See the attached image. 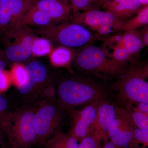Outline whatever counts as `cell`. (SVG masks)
Listing matches in <instances>:
<instances>
[{
	"instance_id": "cell-21",
	"label": "cell",
	"mask_w": 148,
	"mask_h": 148,
	"mask_svg": "<svg viewBox=\"0 0 148 148\" xmlns=\"http://www.w3.org/2000/svg\"><path fill=\"white\" fill-rule=\"evenodd\" d=\"M130 117L135 127L143 129H148V115L136 109L132 104L125 105Z\"/></svg>"
},
{
	"instance_id": "cell-29",
	"label": "cell",
	"mask_w": 148,
	"mask_h": 148,
	"mask_svg": "<svg viewBox=\"0 0 148 148\" xmlns=\"http://www.w3.org/2000/svg\"><path fill=\"white\" fill-rule=\"evenodd\" d=\"M14 76L18 83V86L22 85L27 82V75L26 69L21 66H16L14 70Z\"/></svg>"
},
{
	"instance_id": "cell-31",
	"label": "cell",
	"mask_w": 148,
	"mask_h": 148,
	"mask_svg": "<svg viewBox=\"0 0 148 148\" xmlns=\"http://www.w3.org/2000/svg\"><path fill=\"white\" fill-rule=\"evenodd\" d=\"M0 148H13L7 135L0 129Z\"/></svg>"
},
{
	"instance_id": "cell-35",
	"label": "cell",
	"mask_w": 148,
	"mask_h": 148,
	"mask_svg": "<svg viewBox=\"0 0 148 148\" xmlns=\"http://www.w3.org/2000/svg\"><path fill=\"white\" fill-rule=\"evenodd\" d=\"M103 148H123L115 145L110 140L109 142H107L106 143L105 146Z\"/></svg>"
},
{
	"instance_id": "cell-39",
	"label": "cell",
	"mask_w": 148,
	"mask_h": 148,
	"mask_svg": "<svg viewBox=\"0 0 148 148\" xmlns=\"http://www.w3.org/2000/svg\"><path fill=\"white\" fill-rule=\"evenodd\" d=\"M13 148H14L13 147Z\"/></svg>"
},
{
	"instance_id": "cell-37",
	"label": "cell",
	"mask_w": 148,
	"mask_h": 148,
	"mask_svg": "<svg viewBox=\"0 0 148 148\" xmlns=\"http://www.w3.org/2000/svg\"><path fill=\"white\" fill-rule=\"evenodd\" d=\"M141 3L143 6L145 7L147 6L148 5V0H138Z\"/></svg>"
},
{
	"instance_id": "cell-30",
	"label": "cell",
	"mask_w": 148,
	"mask_h": 148,
	"mask_svg": "<svg viewBox=\"0 0 148 148\" xmlns=\"http://www.w3.org/2000/svg\"><path fill=\"white\" fill-rule=\"evenodd\" d=\"M115 26L106 25L101 26L95 30L100 36H106L115 32Z\"/></svg>"
},
{
	"instance_id": "cell-22",
	"label": "cell",
	"mask_w": 148,
	"mask_h": 148,
	"mask_svg": "<svg viewBox=\"0 0 148 148\" xmlns=\"http://www.w3.org/2000/svg\"><path fill=\"white\" fill-rule=\"evenodd\" d=\"M8 110L7 101L5 98L0 95V129L6 134L9 139L11 119Z\"/></svg>"
},
{
	"instance_id": "cell-23",
	"label": "cell",
	"mask_w": 148,
	"mask_h": 148,
	"mask_svg": "<svg viewBox=\"0 0 148 148\" xmlns=\"http://www.w3.org/2000/svg\"><path fill=\"white\" fill-rule=\"evenodd\" d=\"M51 42L46 38H34L32 43V54L37 56L47 55L51 51Z\"/></svg>"
},
{
	"instance_id": "cell-12",
	"label": "cell",
	"mask_w": 148,
	"mask_h": 148,
	"mask_svg": "<svg viewBox=\"0 0 148 148\" xmlns=\"http://www.w3.org/2000/svg\"><path fill=\"white\" fill-rule=\"evenodd\" d=\"M101 6L122 20H127L144 7L138 0H112L104 3Z\"/></svg>"
},
{
	"instance_id": "cell-9",
	"label": "cell",
	"mask_w": 148,
	"mask_h": 148,
	"mask_svg": "<svg viewBox=\"0 0 148 148\" xmlns=\"http://www.w3.org/2000/svg\"><path fill=\"white\" fill-rule=\"evenodd\" d=\"M69 18L72 22L89 27L94 31L106 25H113L115 28L125 21L119 19L110 12L97 9L72 12Z\"/></svg>"
},
{
	"instance_id": "cell-16",
	"label": "cell",
	"mask_w": 148,
	"mask_h": 148,
	"mask_svg": "<svg viewBox=\"0 0 148 148\" xmlns=\"http://www.w3.org/2000/svg\"><path fill=\"white\" fill-rule=\"evenodd\" d=\"M121 44L132 56L139 54L145 47L141 32L137 30L123 32L121 35Z\"/></svg>"
},
{
	"instance_id": "cell-14",
	"label": "cell",
	"mask_w": 148,
	"mask_h": 148,
	"mask_svg": "<svg viewBox=\"0 0 148 148\" xmlns=\"http://www.w3.org/2000/svg\"><path fill=\"white\" fill-rule=\"evenodd\" d=\"M25 69L27 75V82L18 86L19 92L24 95L29 93L35 85L43 82L47 76V70L45 66L40 61L31 62Z\"/></svg>"
},
{
	"instance_id": "cell-32",
	"label": "cell",
	"mask_w": 148,
	"mask_h": 148,
	"mask_svg": "<svg viewBox=\"0 0 148 148\" xmlns=\"http://www.w3.org/2000/svg\"><path fill=\"white\" fill-rule=\"evenodd\" d=\"M8 81L7 77L4 71L0 72V91H3L8 87Z\"/></svg>"
},
{
	"instance_id": "cell-28",
	"label": "cell",
	"mask_w": 148,
	"mask_h": 148,
	"mask_svg": "<svg viewBox=\"0 0 148 148\" xmlns=\"http://www.w3.org/2000/svg\"><path fill=\"white\" fill-rule=\"evenodd\" d=\"M133 136L135 143L138 145L142 144L143 148L148 146V129H143L135 127L133 132Z\"/></svg>"
},
{
	"instance_id": "cell-36",
	"label": "cell",
	"mask_w": 148,
	"mask_h": 148,
	"mask_svg": "<svg viewBox=\"0 0 148 148\" xmlns=\"http://www.w3.org/2000/svg\"><path fill=\"white\" fill-rule=\"evenodd\" d=\"M110 1H112V0H97V7H98V6H101L104 3Z\"/></svg>"
},
{
	"instance_id": "cell-5",
	"label": "cell",
	"mask_w": 148,
	"mask_h": 148,
	"mask_svg": "<svg viewBox=\"0 0 148 148\" xmlns=\"http://www.w3.org/2000/svg\"><path fill=\"white\" fill-rule=\"evenodd\" d=\"M4 55L12 62L26 61L32 55L34 36L31 29L21 25L4 34Z\"/></svg>"
},
{
	"instance_id": "cell-20",
	"label": "cell",
	"mask_w": 148,
	"mask_h": 148,
	"mask_svg": "<svg viewBox=\"0 0 148 148\" xmlns=\"http://www.w3.org/2000/svg\"><path fill=\"white\" fill-rule=\"evenodd\" d=\"M72 57V53L70 49L61 46L53 50L51 56V61L56 66H65L71 62Z\"/></svg>"
},
{
	"instance_id": "cell-10",
	"label": "cell",
	"mask_w": 148,
	"mask_h": 148,
	"mask_svg": "<svg viewBox=\"0 0 148 148\" xmlns=\"http://www.w3.org/2000/svg\"><path fill=\"white\" fill-rule=\"evenodd\" d=\"M60 114L55 106H43L35 113L34 124L37 142L45 140L56 132L60 122Z\"/></svg>"
},
{
	"instance_id": "cell-26",
	"label": "cell",
	"mask_w": 148,
	"mask_h": 148,
	"mask_svg": "<svg viewBox=\"0 0 148 148\" xmlns=\"http://www.w3.org/2000/svg\"><path fill=\"white\" fill-rule=\"evenodd\" d=\"M73 12L97 9V0H71Z\"/></svg>"
},
{
	"instance_id": "cell-4",
	"label": "cell",
	"mask_w": 148,
	"mask_h": 148,
	"mask_svg": "<svg viewBox=\"0 0 148 148\" xmlns=\"http://www.w3.org/2000/svg\"><path fill=\"white\" fill-rule=\"evenodd\" d=\"M36 32L51 42L66 47H81L95 39L86 27L73 22L53 24L40 28Z\"/></svg>"
},
{
	"instance_id": "cell-25",
	"label": "cell",
	"mask_w": 148,
	"mask_h": 148,
	"mask_svg": "<svg viewBox=\"0 0 148 148\" xmlns=\"http://www.w3.org/2000/svg\"><path fill=\"white\" fill-rule=\"evenodd\" d=\"M13 29L12 17L8 11L0 6V33H5Z\"/></svg>"
},
{
	"instance_id": "cell-3",
	"label": "cell",
	"mask_w": 148,
	"mask_h": 148,
	"mask_svg": "<svg viewBox=\"0 0 148 148\" xmlns=\"http://www.w3.org/2000/svg\"><path fill=\"white\" fill-rule=\"evenodd\" d=\"M75 60L78 68L93 74L119 76L125 70V66L117 63L96 46H83L77 52Z\"/></svg>"
},
{
	"instance_id": "cell-7",
	"label": "cell",
	"mask_w": 148,
	"mask_h": 148,
	"mask_svg": "<svg viewBox=\"0 0 148 148\" xmlns=\"http://www.w3.org/2000/svg\"><path fill=\"white\" fill-rule=\"evenodd\" d=\"M35 113L31 110L22 112L11 126L10 142L14 148H29L37 142L34 120Z\"/></svg>"
},
{
	"instance_id": "cell-11",
	"label": "cell",
	"mask_w": 148,
	"mask_h": 148,
	"mask_svg": "<svg viewBox=\"0 0 148 148\" xmlns=\"http://www.w3.org/2000/svg\"><path fill=\"white\" fill-rule=\"evenodd\" d=\"M116 114V106L107 101L102 100L98 103L95 132L101 137L105 143L109 139V132Z\"/></svg>"
},
{
	"instance_id": "cell-8",
	"label": "cell",
	"mask_w": 148,
	"mask_h": 148,
	"mask_svg": "<svg viewBox=\"0 0 148 148\" xmlns=\"http://www.w3.org/2000/svg\"><path fill=\"white\" fill-rule=\"evenodd\" d=\"M100 102L86 105L83 108L74 113L71 128L68 134L78 142H80L94 131L97 108Z\"/></svg>"
},
{
	"instance_id": "cell-33",
	"label": "cell",
	"mask_w": 148,
	"mask_h": 148,
	"mask_svg": "<svg viewBox=\"0 0 148 148\" xmlns=\"http://www.w3.org/2000/svg\"><path fill=\"white\" fill-rule=\"evenodd\" d=\"M138 110L148 115V103H132Z\"/></svg>"
},
{
	"instance_id": "cell-17",
	"label": "cell",
	"mask_w": 148,
	"mask_h": 148,
	"mask_svg": "<svg viewBox=\"0 0 148 148\" xmlns=\"http://www.w3.org/2000/svg\"><path fill=\"white\" fill-rule=\"evenodd\" d=\"M51 18L44 12L36 8L35 5L24 15L21 25H32L46 27L53 24Z\"/></svg>"
},
{
	"instance_id": "cell-15",
	"label": "cell",
	"mask_w": 148,
	"mask_h": 148,
	"mask_svg": "<svg viewBox=\"0 0 148 148\" xmlns=\"http://www.w3.org/2000/svg\"><path fill=\"white\" fill-rule=\"evenodd\" d=\"M38 0H0V6L8 11L12 17L13 29L21 26V22L27 12Z\"/></svg>"
},
{
	"instance_id": "cell-1",
	"label": "cell",
	"mask_w": 148,
	"mask_h": 148,
	"mask_svg": "<svg viewBox=\"0 0 148 148\" xmlns=\"http://www.w3.org/2000/svg\"><path fill=\"white\" fill-rule=\"evenodd\" d=\"M58 94L60 104L66 108L100 102L106 98L102 86L93 80L85 77L62 81L58 86Z\"/></svg>"
},
{
	"instance_id": "cell-40",
	"label": "cell",
	"mask_w": 148,
	"mask_h": 148,
	"mask_svg": "<svg viewBox=\"0 0 148 148\" xmlns=\"http://www.w3.org/2000/svg\"><path fill=\"white\" fill-rule=\"evenodd\" d=\"M67 1H68V0H67Z\"/></svg>"
},
{
	"instance_id": "cell-24",
	"label": "cell",
	"mask_w": 148,
	"mask_h": 148,
	"mask_svg": "<svg viewBox=\"0 0 148 148\" xmlns=\"http://www.w3.org/2000/svg\"><path fill=\"white\" fill-rule=\"evenodd\" d=\"M111 49L112 51L109 57L118 64L125 66L127 62L134 61L133 56L121 45Z\"/></svg>"
},
{
	"instance_id": "cell-13",
	"label": "cell",
	"mask_w": 148,
	"mask_h": 148,
	"mask_svg": "<svg viewBox=\"0 0 148 148\" xmlns=\"http://www.w3.org/2000/svg\"><path fill=\"white\" fill-rule=\"evenodd\" d=\"M35 6L45 13L53 22L68 19L72 10L67 0H39Z\"/></svg>"
},
{
	"instance_id": "cell-2",
	"label": "cell",
	"mask_w": 148,
	"mask_h": 148,
	"mask_svg": "<svg viewBox=\"0 0 148 148\" xmlns=\"http://www.w3.org/2000/svg\"><path fill=\"white\" fill-rule=\"evenodd\" d=\"M119 76L112 87L120 101L125 105L148 103L147 65L132 66Z\"/></svg>"
},
{
	"instance_id": "cell-34",
	"label": "cell",
	"mask_w": 148,
	"mask_h": 148,
	"mask_svg": "<svg viewBox=\"0 0 148 148\" xmlns=\"http://www.w3.org/2000/svg\"><path fill=\"white\" fill-rule=\"evenodd\" d=\"M141 32L142 40L144 45L148 47V26L145 27L144 30Z\"/></svg>"
},
{
	"instance_id": "cell-38",
	"label": "cell",
	"mask_w": 148,
	"mask_h": 148,
	"mask_svg": "<svg viewBox=\"0 0 148 148\" xmlns=\"http://www.w3.org/2000/svg\"><path fill=\"white\" fill-rule=\"evenodd\" d=\"M46 148H47V147H46Z\"/></svg>"
},
{
	"instance_id": "cell-27",
	"label": "cell",
	"mask_w": 148,
	"mask_h": 148,
	"mask_svg": "<svg viewBox=\"0 0 148 148\" xmlns=\"http://www.w3.org/2000/svg\"><path fill=\"white\" fill-rule=\"evenodd\" d=\"M101 137L93 132L80 142L77 148H101Z\"/></svg>"
},
{
	"instance_id": "cell-18",
	"label": "cell",
	"mask_w": 148,
	"mask_h": 148,
	"mask_svg": "<svg viewBox=\"0 0 148 148\" xmlns=\"http://www.w3.org/2000/svg\"><path fill=\"white\" fill-rule=\"evenodd\" d=\"M148 24V5L143 7L134 16L129 20H125L115 28V32H125L137 30Z\"/></svg>"
},
{
	"instance_id": "cell-19",
	"label": "cell",
	"mask_w": 148,
	"mask_h": 148,
	"mask_svg": "<svg viewBox=\"0 0 148 148\" xmlns=\"http://www.w3.org/2000/svg\"><path fill=\"white\" fill-rule=\"evenodd\" d=\"M78 141L69 134L56 130L54 135L46 144L48 148H77Z\"/></svg>"
},
{
	"instance_id": "cell-6",
	"label": "cell",
	"mask_w": 148,
	"mask_h": 148,
	"mask_svg": "<svg viewBox=\"0 0 148 148\" xmlns=\"http://www.w3.org/2000/svg\"><path fill=\"white\" fill-rule=\"evenodd\" d=\"M135 127L127 109L116 106V114L109 132L111 142L123 148H139L133 136Z\"/></svg>"
}]
</instances>
